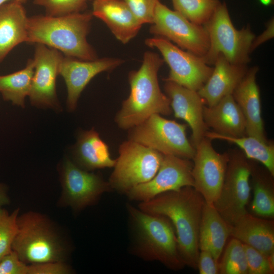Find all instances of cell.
<instances>
[{"label":"cell","instance_id":"cell-1","mask_svg":"<svg viewBox=\"0 0 274 274\" xmlns=\"http://www.w3.org/2000/svg\"><path fill=\"white\" fill-rule=\"evenodd\" d=\"M204 200L192 186L160 194L141 202L138 208L147 213L168 218L175 229L178 251L185 265L197 268L200 252L199 233Z\"/></svg>","mask_w":274,"mask_h":274},{"label":"cell","instance_id":"cell-2","mask_svg":"<svg viewBox=\"0 0 274 274\" xmlns=\"http://www.w3.org/2000/svg\"><path fill=\"white\" fill-rule=\"evenodd\" d=\"M164 63L157 53L147 51L140 68L128 73L130 93L114 118L121 129L128 130L153 114L168 116L173 112L170 99L158 81V72Z\"/></svg>","mask_w":274,"mask_h":274},{"label":"cell","instance_id":"cell-3","mask_svg":"<svg viewBox=\"0 0 274 274\" xmlns=\"http://www.w3.org/2000/svg\"><path fill=\"white\" fill-rule=\"evenodd\" d=\"M93 17L90 11L28 17L27 43L44 44L65 56L94 60L98 58L96 52L87 40Z\"/></svg>","mask_w":274,"mask_h":274},{"label":"cell","instance_id":"cell-4","mask_svg":"<svg viewBox=\"0 0 274 274\" xmlns=\"http://www.w3.org/2000/svg\"><path fill=\"white\" fill-rule=\"evenodd\" d=\"M129 251L145 261H158L178 270L185 266L180 255L175 229L166 217L145 212L128 203Z\"/></svg>","mask_w":274,"mask_h":274},{"label":"cell","instance_id":"cell-5","mask_svg":"<svg viewBox=\"0 0 274 274\" xmlns=\"http://www.w3.org/2000/svg\"><path fill=\"white\" fill-rule=\"evenodd\" d=\"M12 250L27 264L65 262L68 251L51 220L32 211L18 216Z\"/></svg>","mask_w":274,"mask_h":274},{"label":"cell","instance_id":"cell-6","mask_svg":"<svg viewBox=\"0 0 274 274\" xmlns=\"http://www.w3.org/2000/svg\"><path fill=\"white\" fill-rule=\"evenodd\" d=\"M210 40V47L202 57L208 65H214L222 55L233 64H247L251 47L255 38L250 26L238 30L233 25L225 2L220 3L209 20L203 25Z\"/></svg>","mask_w":274,"mask_h":274},{"label":"cell","instance_id":"cell-7","mask_svg":"<svg viewBox=\"0 0 274 274\" xmlns=\"http://www.w3.org/2000/svg\"><path fill=\"white\" fill-rule=\"evenodd\" d=\"M185 124L168 120L160 114L150 116L128 131V140L164 155L193 159L196 149L186 135Z\"/></svg>","mask_w":274,"mask_h":274},{"label":"cell","instance_id":"cell-8","mask_svg":"<svg viewBox=\"0 0 274 274\" xmlns=\"http://www.w3.org/2000/svg\"><path fill=\"white\" fill-rule=\"evenodd\" d=\"M118 153L108 182L112 190L125 194L134 186L152 179L164 156L156 150L130 140L121 143Z\"/></svg>","mask_w":274,"mask_h":274},{"label":"cell","instance_id":"cell-9","mask_svg":"<svg viewBox=\"0 0 274 274\" xmlns=\"http://www.w3.org/2000/svg\"><path fill=\"white\" fill-rule=\"evenodd\" d=\"M228 152L229 160L224 183L213 205L231 226L247 213L246 207L251 190L250 178L254 163L241 150L231 149Z\"/></svg>","mask_w":274,"mask_h":274},{"label":"cell","instance_id":"cell-10","mask_svg":"<svg viewBox=\"0 0 274 274\" xmlns=\"http://www.w3.org/2000/svg\"><path fill=\"white\" fill-rule=\"evenodd\" d=\"M149 32L201 57L207 54L210 47L208 32L204 26L190 22L160 1L156 7Z\"/></svg>","mask_w":274,"mask_h":274},{"label":"cell","instance_id":"cell-11","mask_svg":"<svg viewBox=\"0 0 274 274\" xmlns=\"http://www.w3.org/2000/svg\"><path fill=\"white\" fill-rule=\"evenodd\" d=\"M145 44L150 48L157 49L168 65L169 72L164 81L173 82L197 91L213 71V67L207 64L202 57L185 51L162 37L147 38Z\"/></svg>","mask_w":274,"mask_h":274},{"label":"cell","instance_id":"cell-12","mask_svg":"<svg viewBox=\"0 0 274 274\" xmlns=\"http://www.w3.org/2000/svg\"><path fill=\"white\" fill-rule=\"evenodd\" d=\"M61 183L59 204L75 212L94 204L104 193L112 190L99 175L81 168L68 159L61 167Z\"/></svg>","mask_w":274,"mask_h":274},{"label":"cell","instance_id":"cell-13","mask_svg":"<svg viewBox=\"0 0 274 274\" xmlns=\"http://www.w3.org/2000/svg\"><path fill=\"white\" fill-rule=\"evenodd\" d=\"M192 174L193 187L206 202L214 204L220 194L229 160L228 152H217L204 137L195 147Z\"/></svg>","mask_w":274,"mask_h":274},{"label":"cell","instance_id":"cell-14","mask_svg":"<svg viewBox=\"0 0 274 274\" xmlns=\"http://www.w3.org/2000/svg\"><path fill=\"white\" fill-rule=\"evenodd\" d=\"M193 162L190 159L164 155L160 167L150 181L132 188L126 195L132 200H149L162 193L194 186Z\"/></svg>","mask_w":274,"mask_h":274},{"label":"cell","instance_id":"cell-15","mask_svg":"<svg viewBox=\"0 0 274 274\" xmlns=\"http://www.w3.org/2000/svg\"><path fill=\"white\" fill-rule=\"evenodd\" d=\"M63 57L62 53L55 49L36 44L34 73L28 95L32 105L58 108L56 80Z\"/></svg>","mask_w":274,"mask_h":274},{"label":"cell","instance_id":"cell-16","mask_svg":"<svg viewBox=\"0 0 274 274\" xmlns=\"http://www.w3.org/2000/svg\"><path fill=\"white\" fill-rule=\"evenodd\" d=\"M124 62L121 58L103 57L84 60L63 55L60 64L59 75L64 79L67 89V106L74 111L78 99L89 82L97 75L110 72Z\"/></svg>","mask_w":274,"mask_h":274},{"label":"cell","instance_id":"cell-17","mask_svg":"<svg viewBox=\"0 0 274 274\" xmlns=\"http://www.w3.org/2000/svg\"><path fill=\"white\" fill-rule=\"evenodd\" d=\"M164 90L170 99L175 117L186 121L191 128L192 144L195 148L209 129L203 117V100L197 91L173 82L165 81Z\"/></svg>","mask_w":274,"mask_h":274},{"label":"cell","instance_id":"cell-18","mask_svg":"<svg viewBox=\"0 0 274 274\" xmlns=\"http://www.w3.org/2000/svg\"><path fill=\"white\" fill-rule=\"evenodd\" d=\"M258 71L257 66L249 68L232 95L246 119V135L268 142L261 116L260 90L256 83Z\"/></svg>","mask_w":274,"mask_h":274},{"label":"cell","instance_id":"cell-19","mask_svg":"<svg viewBox=\"0 0 274 274\" xmlns=\"http://www.w3.org/2000/svg\"><path fill=\"white\" fill-rule=\"evenodd\" d=\"M91 13L123 44L134 38L143 26L122 0H93Z\"/></svg>","mask_w":274,"mask_h":274},{"label":"cell","instance_id":"cell-20","mask_svg":"<svg viewBox=\"0 0 274 274\" xmlns=\"http://www.w3.org/2000/svg\"><path fill=\"white\" fill-rule=\"evenodd\" d=\"M214 65L209 78L197 91L209 107L232 94L249 69L247 64L231 63L221 55L218 56Z\"/></svg>","mask_w":274,"mask_h":274},{"label":"cell","instance_id":"cell-21","mask_svg":"<svg viewBox=\"0 0 274 274\" xmlns=\"http://www.w3.org/2000/svg\"><path fill=\"white\" fill-rule=\"evenodd\" d=\"M203 117L208 128L216 133L232 137L247 135L246 119L232 94L212 107L204 105Z\"/></svg>","mask_w":274,"mask_h":274},{"label":"cell","instance_id":"cell-22","mask_svg":"<svg viewBox=\"0 0 274 274\" xmlns=\"http://www.w3.org/2000/svg\"><path fill=\"white\" fill-rule=\"evenodd\" d=\"M28 18L23 4L18 1L0 6V63L16 46L27 42Z\"/></svg>","mask_w":274,"mask_h":274},{"label":"cell","instance_id":"cell-23","mask_svg":"<svg viewBox=\"0 0 274 274\" xmlns=\"http://www.w3.org/2000/svg\"><path fill=\"white\" fill-rule=\"evenodd\" d=\"M230 235L268 256L274 253V228L271 220L248 212L230 226Z\"/></svg>","mask_w":274,"mask_h":274},{"label":"cell","instance_id":"cell-24","mask_svg":"<svg viewBox=\"0 0 274 274\" xmlns=\"http://www.w3.org/2000/svg\"><path fill=\"white\" fill-rule=\"evenodd\" d=\"M74 155L75 164L88 171L113 167L116 162L111 157L108 145L94 128L79 133Z\"/></svg>","mask_w":274,"mask_h":274},{"label":"cell","instance_id":"cell-25","mask_svg":"<svg viewBox=\"0 0 274 274\" xmlns=\"http://www.w3.org/2000/svg\"><path fill=\"white\" fill-rule=\"evenodd\" d=\"M229 235L230 226L213 204L204 201L199 233L200 251L205 250L210 252L219 262Z\"/></svg>","mask_w":274,"mask_h":274},{"label":"cell","instance_id":"cell-26","mask_svg":"<svg viewBox=\"0 0 274 274\" xmlns=\"http://www.w3.org/2000/svg\"><path fill=\"white\" fill-rule=\"evenodd\" d=\"M205 137L221 140L234 144L241 149L249 159L261 163L274 176V144L273 142H264L252 136L232 137L208 131Z\"/></svg>","mask_w":274,"mask_h":274},{"label":"cell","instance_id":"cell-27","mask_svg":"<svg viewBox=\"0 0 274 274\" xmlns=\"http://www.w3.org/2000/svg\"><path fill=\"white\" fill-rule=\"evenodd\" d=\"M253 188L251 210L257 216L272 219L274 216V195L272 176L265 167L255 163L251 175Z\"/></svg>","mask_w":274,"mask_h":274},{"label":"cell","instance_id":"cell-28","mask_svg":"<svg viewBox=\"0 0 274 274\" xmlns=\"http://www.w3.org/2000/svg\"><path fill=\"white\" fill-rule=\"evenodd\" d=\"M33 73V60L29 59L23 69L0 76V93L3 99L24 107L25 97L29 95L30 90Z\"/></svg>","mask_w":274,"mask_h":274},{"label":"cell","instance_id":"cell-29","mask_svg":"<svg viewBox=\"0 0 274 274\" xmlns=\"http://www.w3.org/2000/svg\"><path fill=\"white\" fill-rule=\"evenodd\" d=\"M174 10L190 22L204 25L220 4L219 0H172Z\"/></svg>","mask_w":274,"mask_h":274},{"label":"cell","instance_id":"cell-30","mask_svg":"<svg viewBox=\"0 0 274 274\" xmlns=\"http://www.w3.org/2000/svg\"><path fill=\"white\" fill-rule=\"evenodd\" d=\"M219 272L221 274H248L246 254L244 244L232 237L228 243L220 261Z\"/></svg>","mask_w":274,"mask_h":274},{"label":"cell","instance_id":"cell-31","mask_svg":"<svg viewBox=\"0 0 274 274\" xmlns=\"http://www.w3.org/2000/svg\"><path fill=\"white\" fill-rule=\"evenodd\" d=\"M19 210L11 213L0 208V260L12 251V244L17 231Z\"/></svg>","mask_w":274,"mask_h":274},{"label":"cell","instance_id":"cell-32","mask_svg":"<svg viewBox=\"0 0 274 274\" xmlns=\"http://www.w3.org/2000/svg\"><path fill=\"white\" fill-rule=\"evenodd\" d=\"M93 0H33V3L44 8L46 15L60 16L82 12L88 2Z\"/></svg>","mask_w":274,"mask_h":274},{"label":"cell","instance_id":"cell-33","mask_svg":"<svg viewBox=\"0 0 274 274\" xmlns=\"http://www.w3.org/2000/svg\"><path fill=\"white\" fill-rule=\"evenodd\" d=\"M248 266V274H272L274 272V253L267 256L257 250L244 244Z\"/></svg>","mask_w":274,"mask_h":274},{"label":"cell","instance_id":"cell-34","mask_svg":"<svg viewBox=\"0 0 274 274\" xmlns=\"http://www.w3.org/2000/svg\"><path fill=\"white\" fill-rule=\"evenodd\" d=\"M143 25L153 23L154 12L160 0H122Z\"/></svg>","mask_w":274,"mask_h":274},{"label":"cell","instance_id":"cell-35","mask_svg":"<svg viewBox=\"0 0 274 274\" xmlns=\"http://www.w3.org/2000/svg\"><path fill=\"white\" fill-rule=\"evenodd\" d=\"M28 264L12 251L0 260V274H27Z\"/></svg>","mask_w":274,"mask_h":274},{"label":"cell","instance_id":"cell-36","mask_svg":"<svg viewBox=\"0 0 274 274\" xmlns=\"http://www.w3.org/2000/svg\"><path fill=\"white\" fill-rule=\"evenodd\" d=\"M72 272V268L65 262L28 264L27 274H68Z\"/></svg>","mask_w":274,"mask_h":274},{"label":"cell","instance_id":"cell-37","mask_svg":"<svg viewBox=\"0 0 274 274\" xmlns=\"http://www.w3.org/2000/svg\"><path fill=\"white\" fill-rule=\"evenodd\" d=\"M197 268L200 274L219 273L218 261L207 251H200L198 257Z\"/></svg>","mask_w":274,"mask_h":274},{"label":"cell","instance_id":"cell-38","mask_svg":"<svg viewBox=\"0 0 274 274\" xmlns=\"http://www.w3.org/2000/svg\"><path fill=\"white\" fill-rule=\"evenodd\" d=\"M273 28L274 21L272 18L267 23L266 29L260 35L255 37L251 45V52L259 46L273 38Z\"/></svg>","mask_w":274,"mask_h":274},{"label":"cell","instance_id":"cell-39","mask_svg":"<svg viewBox=\"0 0 274 274\" xmlns=\"http://www.w3.org/2000/svg\"><path fill=\"white\" fill-rule=\"evenodd\" d=\"M10 203V199L7 193L6 187L0 183V208Z\"/></svg>","mask_w":274,"mask_h":274},{"label":"cell","instance_id":"cell-40","mask_svg":"<svg viewBox=\"0 0 274 274\" xmlns=\"http://www.w3.org/2000/svg\"><path fill=\"white\" fill-rule=\"evenodd\" d=\"M259 2L263 5L268 6L272 5L273 0H259Z\"/></svg>","mask_w":274,"mask_h":274},{"label":"cell","instance_id":"cell-41","mask_svg":"<svg viewBox=\"0 0 274 274\" xmlns=\"http://www.w3.org/2000/svg\"><path fill=\"white\" fill-rule=\"evenodd\" d=\"M10 1H12V0H0V6H1L3 4ZM15 1H18L21 3L22 4H24V3H25L28 0H15Z\"/></svg>","mask_w":274,"mask_h":274}]
</instances>
